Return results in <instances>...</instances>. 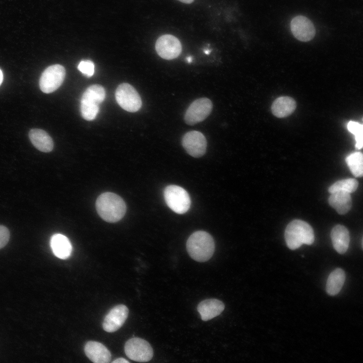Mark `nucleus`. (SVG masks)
<instances>
[{
    "instance_id": "nucleus-30",
    "label": "nucleus",
    "mask_w": 363,
    "mask_h": 363,
    "mask_svg": "<svg viewBox=\"0 0 363 363\" xmlns=\"http://www.w3.org/2000/svg\"><path fill=\"white\" fill-rule=\"evenodd\" d=\"M187 62L190 63L192 61V58L191 56H189L187 58Z\"/></svg>"
},
{
    "instance_id": "nucleus-24",
    "label": "nucleus",
    "mask_w": 363,
    "mask_h": 363,
    "mask_svg": "<svg viewBox=\"0 0 363 363\" xmlns=\"http://www.w3.org/2000/svg\"><path fill=\"white\" fill-rule=\"evenodd\" d=\"M348 130L355 136V147L360 149L363 145V126L355 122L350 121L347 126Z\"/></svg>"
},
{
    "instance_id": "nucleus-1",
    "label": "nucleus",
    "mask_w": 363,
    "mask_h": 363,
    "mask_svg": "<svg viewBox=\"0 0 363 363\" xmlns=\"http://www.w3.org/2000/svg\"><path fill=\"white\" fill-rule=\"evenodd\" d=\"M96 208L99 215L108 222L120 220L126 211V206L123 199L111 192L104 193L98 197Z\"/></svg>"
},
{
    "instance_id": "nucleus-14",
    "label": "nucleus",
    "mask_w": 363,
    "mask_h": 363,
    "mask_svg": "<svg viewBox=\"0 0 363 363\" xmlns=\"http://www.w3.org/2000/svg\"><path fill=\"white\" fill-rule=\"evenodd\" d=\"M84 351L88 358L95 363H108L111 359L109 350L103 344L94 341H88Z\"/></svg>"
},
{
    "instance_id": "nucleus-28",
    "label": "nucleus",
    "mask_w": 363,
    "mask_h": 363,
    "mask_svg": "<svg viewBox=\"0 0 363 363\" xmlns=\"http://www.w3.org/2000/svg\"><path fill=\"white\" fill-rule=\"evenodd\" d=\"M183 3L185 4H191L192 3L194 0H178Z\"/></svg>"
},
{
    "instance_id": "nucleus-6",
    "label": "nucleus",
    "mask_w": 363,
    "mask_h": 363,
    "mask_svg": "<svg viewBox=\"0 0 363 363\" xmlns=\"http://www.w3.org/2000/svg\"><path fill=\"white\" fill-rule=\"evenodd\" d=\"M115 97L118 105L127 111L136 112L141 107L140 96L136 90L128 83H122L117 87Z\"/></svg>"
},
{
    "instance_id": "nucleus-29",
    "label": "nucleus",
    "mask_w": 363,
    "mask_h": 363,
    "mask_svg": "<svg viewBox=\"0 0 363 363\" xmlns=\"http://www.w3.org/2000/svg\"><path fill=\"white\" fill-rule=\"evenodd\" d=\"M3 74L2 71L0 69V85L3 81Z\"/></svg>"
},
{
    "instance_id": "nucleus-20",
    "label": "nucleus",
    "mask_w": 363,
    "mask_h": 363,
    "mask_svg": "<svg viewBox=\"0 0 363 363\" xmlns=\"http://www.w3.org/2000/svg\"><path fill=\"white\" fill-rule=\"evenodd\" d=\"M295 100L288 96H281L277 98L271 106L272 113L277 117L287 116L291 114L296 108Z\"/></svg>"
},
{
    "instance_id": "nucleus-2",
    "label": "nucleus",
    "mask_w": 363,
    "mask_h": 363,
    "mask_svg": "<svg viewBox=\"0 0 363 363\" xmlns=\"http://www.w3.org/2000/svg\"><path fill=\"white\" fill-rule=\"evenodd\" d=\"M187 252L194 260L204 262L213 256L215 244L212 236L204 231H197L192 233L186 244Z\"/></svg>"
},
{
    "instance_id": "nucleus-22",
    "label": "nucleus",
    "mask_w": 363,
    "mask_h": 363,
    "mask_svg": "<svg viewBox=\"0 0 363 363\" xmlns=\"http://www.w3.org/2000/svg\"><path fill=\"white\" fill-rule=\"evenodd\" d=\"M346 162L352 174L361 177L363 174V156L360 152L351 153L345 159Z\"/></svg>"
},
{
    "instance_id": "nucleus-3",
    "label": "nucleus",
    "mask_w": 363,
    "mask_h": 363,
    "mask_svg": "<svg viewBox=\"0 0 363 363\" xmlns=\"http://www.w3.org/2000/svg\"><path fill=\"white\" fill-rule=\"evenodd\" d=\"M286 245L291 250H295L302 244L311 245L314 241V230L306 222L295 219L287 226L284 233Z\"/></svg>"
},
{
    "instance_id": "nucleus-5",
    "label": "nucleus",
    "mask_w": 363,
    "mask_h": 363,
    "mask_svg": "<svg viewBox=\"0 0 363 363\" xmlns=\"http://www.w3.org/2000/svg\"><path fill=\"white\" fill-rule=\"evenodd\" d=\"M164 197L168 207L177 214H184L190 208L191 199L184 188L176 185H169L164 190Z\"/></svg>"
},
{
    "instance_id": "nucleus-7",
    "label": "nucleus",
    "mask_w": 363,
    "mask_h": 363,
    "mask_svg": "<svg viewBox=\"0 0 363 363\" xmlns=\"http://www.w3.org/2000/svg\"><path fill=\"white\" fill-rule=\"evenodd\" d=\"M66 76L65 68L58 64L47 67L42 73L39 80L41 90L50 93L57 89L64 82Z\"/></svg>"
},
{
    "instance_id": "nucleus-11",
    "label": "nucleus",
    "mask_w": 363,
    "mask_h": 363,
    "mask_svg": "<svg viewBox=\"0 0 363 363\" xmlns=\"http://www.w3.org/2000/svg\"><path fill=\"white\" fill-rule=\"evenodd\" d=\"M182 44L175 36L166 34L160 36L156 41L155 49L162 58L170 60L177 57L182 51Z\"/></svg>"
},
{
    "instance_id": "nucleus-13",
    "label": "nucleus",
    "mask_w": 363,
    "mask_h": 363,
    "mask_svg": "<svg viewBox=\"0 0 363 363\" xmlns=\"http://www.w3.org/2000/svg\"><path fill=\"white\" fill-rule=\"evenodd\" d=\"M129 314V309L124 305H118L113 308L105 317L102 327L107 332H114L118 330L124 324Z\"/></svg>"
},
{
    "instance_id": "nucleus-23",
    "label": "nucleus",
    "mask_w": 363,
    "mask_h": 363,
    "mask_svg": "<svg viewBox=\"0 0 363 363\" xmlns=\"http://www.w3.org/2000/svg\"><path fill=\"white\" fill-rule=\"evenodd\" d=\"M358 182L354 178H346L337 181L328 188L331 194L336 192H344L351 193L356 191Z\"/></svg>"
},
{
    "instance_id": "nucleus-25",
    "label": "nucleus",
    "mask_w": 363,
    "mask_h": 363,
    "mask_svg": "<svg viewBox=\"0 0 363 363\" xmlns=\"http://www.w3.org/2000/svg\"><path fill=\"white\" fill-rule=\"evenodd\" d=\"M78 69L84 75L90 77L94 73V65L90 60H82L78 66Z\"/></svg>"
},
{
    "instance_id": "nucleus-10",
    "label": "nucleus",
    "mask_w": 363,
    "mask_h": 363,
    "mask_svg": "<svg viewBox=\"0 0 363 363\" xmlns=\"http://www.w3.org/2000/svg\"><path fill=\"white\" fill-rule=\"evenodd\" d=\"M182 144L190 155L198 158L205 154L207 143L203 133L197 131H191L183 136Z\"/></svg>"
},
{
    "instance_id": "nucleus-31",
    "label": "nucleus",
    "mask_w": 363,
    "mask_h": 363,
    "mask_svg": "<svg viewBox=\"0 0 363 363\" xmlns=\"http://www.w3.org/2000/svg\"><path fill=\"white\" fill-rule=\"evenodd\" d=\"M204 52L206 54H209L210 53V50L208 49H206L204 50Z\"/></svg>"
},
{
    "instance_id": "nucleus-27",
    "label": "nucleus",
    "mask_w": 363,
    "mask_h": 363,
    "mask_svg": "<svg viewBox=\"0 0 363 363\" xmlns=\"http://www.w3.org/2000/svg\"><path fill=\"white\" fill-rule=\"evenodd\" d=\"M112 362H113V363H118V362L129 363V361H128V360H127L124 358L120 357V358L115 359L114 360H113L112 361Z\"/></svg>"
},
{
    "instance_id": "nucleus-4",
    "label": "nucleus",
    "mask_w": 363,
    "mask_h": 363,
    "mask_svg": "<svg viewBox=\"0 0 363 363\" xmlns=\"http://www.w3.org/2000/svg\"><path fill=\"white\" fill-rule=\"evenodd\" d=\"M105 98V91L99 85H93L85 91L81 99V113L85 119H94L99 111V104Z\"/></svg>"
},
{
    "instance_id": "nucleus-18",
    "label": "nucleus",
    "mask_w": 363,
    "mask_h": 363,
    "mask_svg": "<svg viewBox=\"0 0 363 363\" xmlns=\"http://www.w3.org/2000/svg\"><path fill=\"white\" fill-rule=\"evenodd\" d=\"M29 139L38 150L43 152H49L53 148V142L50 136L41 129H33L29 133Z\"/></svg>"
},
{
    "instance_id": "nucleus-26",
    "label": "nucleus",
    "mask_w": 363,
    "mask_h": 363,
    "mask_svg": "<svg viewBox=\"0 0 363 363\" xmlns=\"http://www.w3.org/2000/svg\"><path fill=\"white\" fill-rule=\"evenodd\" d=\"M10 238L9 229L5 226L0 225V249L4 248L8 243Z\"/></svg>"
},
{
    "instance_id": "nucleus-9",
    "label": "nucleus",
    "mask_w": 363,
    "mask_h": 363,
    "mask_svg": "<svg viewBox=\"0 0 363 363\" xmlns=\"http://www.w3.org/2000/svg\"><path fill=\"white\" fill-rule=\"evenodd\" d=\"M213 104L208 98L202 97L194 100L188 107L184 115L185 123L194 125L205 119L211 113Z\"/></svg>"
},
{
    "instance_id": "nucleus-21",
    "label": "nucleus",
    "mask_w": 363,
    "mask_h": 363,
    "mask_svg": "<svg viewBox=\"0 0 363 363\" xmlns=\"http://www.w3.org/2000/svg\"><path fill=\"white\" fill-rule=\"evenodd\" d=\"M345 279L344 271L340 268L333 270L329 275L326 283V291L330 295H335L341 290Z\"/></svg>"
},
{
    "instance_id": "nucleus-19",
    "label": "nucleus",
    "mask_w": 363,
    "mask_h": 363,
    "mask_svg": "<svg viewBox=\"0 0 363 363\" xmlns=\"http://www.w3.org/2000/svg\"><path fill=\"white\" fill-rule=\"evenodd\" d=\"M328 202L339 214L347 213L352 205L350 193L341 191L331 193Z\"/></svg>"
},
{
    "instance_id": "nucleus-16",
    "label": "nucleus",
    "mask_w": 363,
    "mask_h": 363,
    "mask_svg": "<svg viewBox=\"0 0 363 363\" xmlns=\"http://www.w3.org/2000/svg\"><path fill=\"white\" fill-rule=\"evenodd\" d=\"M332 243L335 250L339 254L345 253L348 249L350 237L348 229L344 226L337 225L331 232Z\"/></svg>"
},
{
    "instance_id": "nucleus-15",
    "label": "nucleus",
    "mask_w": 363,
    "mask_h": 363,
    "mask_svg": "<svg viewBox=\"0 0 363 363\" xmlns=\"http://www.w3.org/2000/svg\"><path fill=\"white\" fill-rule=\"evenodd\" d=\"M224 305L217 299L211 298L200 302L197 307V310L201 319L204 321L211 320L219 315L224 310Z\"/></svg>"
},
{
    "instance_id": "nucleus-12",
    "label": "nucleus",
    "mask_w": 363,
    "mask_h": 363,
    "mask_svg": "<svg viewBox=\"0 0 363 363\" xmlns=\"http://www.w3.org/2000/svg\"><path fill=\"white\" fill-rule=\"evenodd\" d=\"M290 29L293 36L303 42L312 40L316 33L315 28L312 21L304 16L294 17L290 23Z\"/></svg>"
},
{
    "instance_id": "nucleus-8",
    "label": "nucleus",
    "mask_w": 363,
    "mask_h": 363,
    "mask_svg": "<svg viewBox=\"0 0 363 363\" xmlns=\"http://www.w3.org/2000/svg\"><path fill=\"white\" fill-rule=\"evenodd\" d=\"M125 352L131 360L138 362H147L153 355V349L148 342L138 337L128 340L125 345Z\"/></svg>"
},
{
    "instance_id": "nucleus-17",
    "label": "nucleus",
    "mask_w": 363,
    "mask_h": 363,
    "mask_svg": "<svg viewBox=\"0 0 363 363\" xmlns=\"http://www.w3.org/2000/svg\"><path fill=\"white\" fill-rule=\"evenodd\" d=\"M50 247L54 255L59 259H66L72 253V247L69 239L60 233L54 234L51 236Z\"/></svg>"
}]
</instances>
